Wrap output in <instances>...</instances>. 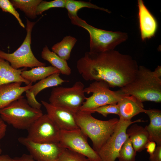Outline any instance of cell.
Masks as SVG:
<instances>
[{
	"label": "cell",
	"instance_id": "cell-9",
	"mask_svg": "<svg viewBox=\"0 0 161 161\" xmlns=\"http://www.w3.org/2000/svg\"><path fill=\"white\" fill-rule=\"evenodd\" d=\"M141 119L132 121L119 119L114 131L97 152L101 161H115L123 144L129 138L126 130L131 124L143 122Z\"/></svg>",
	"mask_w": 161,
	"mask_h": 161
},
{
	"label": "cell",
	"instance_id": "cell-1",
	"mask_svg": "<svg viewBox=\"0 0 161 161\" xmlns=\"http://www.w3.org/2000/svg\"><path fill=\"white\" fill-rule=\"evenodd\" d=\"M139 66L130 55L114 50L86 52L77 61L76 67L87 81H103L110 87H123L134 78Z\"/></svg>",
	"mask_w": 161,
	"mask_h": 161
},
{
	"label": "cell",
	"instance_id": "cell-5",
	"mask_svg": "<svg viewBox=\"0 0 161 161\" xmlns=\"http://www.w3.org/2000/svg\"><path fill=\"white\" fill-rule=\"evenodd\" d=\"M43 115L41 109L31 107L23 96L0 109V117L2 120L18 129L27 130Z\"/></svg>",
	"mask_w": 161,
	"mask_h": 161
},
{
	"label": "cell",
	"instance_id": "cell-19",
	"mask_svg": "<svg viewBox=\"0 0 161 161\" xmlns=\"http://www.w3.org/2000/svg\"><path fill=\"white\" fill-rule=\"evenodd\" d=\"M126 133L137 152H140L145 149L146 144L150 141L149 135L145 127L136 123L127 129Z\"/></svg>",
	"mask_w": 161,
	"mask_h": 161
},
{
	"label": "cell",
	"instance_id": "cell-20",
	"mask_svg": "<svg viewBox=\"0 0 161 161\" xmlns=\"http://www.w3.org/2000/svg\"><path fill=\"white\" fill-rule=\"evenodd\" d=\"M55 73H60L57 69L52 66H40L32 68L30 70L23 71L22 77L30 82H35Z\"/></svg>",
	"mask_w": 161,
	"mask_h": 161
},
{
	"label": "cell",
	"instance_id": "cell-12",
	"mask_svg": "<svg viewBox=\"0 0 161 161\" xmlns=\"http://www.w3.org/2000/svg\"><path fill=\"white\" fill-rule=\"evenodd\" d=\"M18 142L24 146L34 159L38 161H58L59 157L65 148L59 142L38 143L26 137H21Z\"/></svg>",
	"mask_w": 161,
	"mask_h": 161
},
{
	"label": "cell",
	"instance_id": "cell-18",
	"mask_svg": "<svg viewBox=\"0 0 161 161\" xmlns=\"http://www.w3.org/2000/svg\"><path fill=\"white\" fill-rule=\"evenodd\" d=\"M148 116L149 124L145 126L150 141L155 142L158 145H161V111L157 109H145L144 112Z\"/></svg>",
	"mask_w": 161,
	"mask_h": 161
},
{
	"label": "cell",
	"instance_id": "cell-16",
	"mask_svg": "<svg viewBox=\"0 0 161 161\" xmlns=\"http://www.w3.org/2000/svg\"><path fill=\"white\" fill-rule=\"evenodd\" d=\"M119 109V119L131 120L135 115L144 112L143 102L132 95H126L117 103Z\"/></svg>",
	"mask_w": 161,
	"mask_h": 161
},
{
	"label": "cell",
	"instance_id": "cell-32",
	"mask_svg": "<svg viewBox=\"0 0 161 161\" xmlns=\"http://www.w3.org/2000/svg\"><path fill=\"white\" fill-rule=\"evenodd\" d=\"M150 161H161V145L156 147L153 154L149 156Z\"/></svg>",
	"mask_w": 161,
	"mask_h": 161
},
{
	"label": "cell",
	"instance_id": "cell-36",
	"mask_svg": "<svg viewBox=\"0 0 161 161\" xmlns=\"http://www.w3.org/2000/svg\"><path fill=\"white\" fill-rule=\"evenodd\" d=\"M0 161H14L13 158L7 154L0 155Z\"/></svg>",
	"mask_w": 161,
	"mask_h": 161
},
{
	"label": "cell",
	"instance_id": "cell-14",
	"mask_svg": "<svg viewBox=\"0 0 161 161\" xmlns=\"http://www.w3.org/2000/svg\"><path fill=\"white\" fill-rule=\"evenodd\" d=\"M138 6L141 37L142 40L144 41L154 36L157 29V23L143 0H138Z\"/></svg>",
	"mask_w": 161,
	"mask_h": 161
},
{
	"label": "cell",
	"instance_id": "cell-10",
	"mask_svg": "<svg viewBox=\"0 0 161 161\" xmlns=\"http://www.w3.org/2000/svg\"><path fill=\"white\" fill-rule=\"evenodd\" d=\"M88 137L80 129L61 131L59 142L64 148L80 154L91 161H101L97 152L89 145Z\"/></svg>",
	"mask_w": 161,
	"mask_h": 161
},
{
	"label": "cell",
	"instance_id": "cell-27",
	"mask_svg": "<svg viewBox=\"0 0 161 161\" xmlns=\"http://www.w3.org/2000/svg\"><path fill=\"white\" fill-rule=\"evenodd\" d=\"M58 161H91L84 155L65 148L60 155Z\"/></svg>",
	"mask_w": 161,
	"mask_h": 161
},
{
	"label": "cell",
	"instance_id": "cell-31",
	"mask_svg": "<svg viewBox=\"0 0 161 161\" xmlns=\"http://www.w3.org/2000/svg\"><path fill=\"white\" fill-rule=\"evenodd\" d=\"M27 101L29 105L32 108L41 109L42 104L38 102L35 98V97L31 93L29 89L25 92Z\"/></svg>",
	"mask_w": 161,
	"mask_h": 161
},
{
	"label": "cell",
	"instance_id": "cell-30",
	"mask_svg": "<svg viewBox=\"0 0 161 161\" xmlns=\"http://www.w3.org/2000/svg\"><path fill=\"white\" fill-rule=\"evenodd\" d=\"M88 112L92 113L97 112L105 117L110 114H114L118 115L119 114V109L117 103L103 106Z\"/></svg>",
	"mask_w": 161,
	"mask_h": 161
},
{
	"label": "cell",
	"instance_id": "cell-21",
	"mask_svg": "<svg viewBox=\"0 0 161 161\" xmlns=\"http://www.w3.org/2000/svg\"><path fill=\"white\" fill-rule=\"evenodd\" d=\"M41 57L49 63L52 66L58 70L60 73L66 75L71 74V69L67 61L61 58L55 53L51 51L47 45L43 48L41 51Z\"/></svg>",
	"mask_w": 161,
	"mask_h": 161
},
{
	"label": "cell",
	"instance_id": "cell-11",
	"mask_svg": "<svg viewBox=\"0 0 161 161\" xmlns=\"http://www.w3.org/2000/svg\"><path fill=\"white\" fill-rule=\"evenodd\" d=\"M26 137L38 143L59 142L61 130L47 114L37 119L27 129Z\"/></svg>",
	"mask_w": 161,
	"mask_h": 161
},
{
	"label": "cell",
	"instance_id": "cell-35",
	"mask_svg": "<svg viewBox=\"0 0 161 161\" xmlns=\"http://www.w3.org/2000/svg\"><path fill=\"white\" fill-rule=\"evenodd\" d=\"M7 125L0 117V140L5 136L7 130Z\"/></svg>",
	"mask_w": 161,
	"mask_h": 161
},
{
	"label": "cell",
	"instance_id": "cell-6",
	"mask_svg": "<svg viewBox=\"0 0 161 161\" xmlns=\"http://www.w3.org/2000/svg\"><path fill=\"white\" fill-rule=\"evenodd\" d=\"M35 23L26 18V37L21 45L15 51L10 53L0 50V58L10 63L15 69L46 66L45 63L40 61L35 57L31 49V33Z\"/></svg>",
	"mask_w": 161,
	"mask_h": 161
},
{
	"label": "cell",
	"instance_id": "cell-22",
	"mask_svg": "<svg viewBox=\"0 0 161 161\" xmlns=\"http://www.w3.org/2000/svg\"><path fill=\"white\" fill-rule=\"evenodd\" d=\"M77 41L75 38L66 36L61 41L54 44L51 47L52 50L61 58L67 61L69 59L72 50Z\"/></svg>",
	"mask_w": 161,
	"mask_h": 161
},
{
	"label": "cell",
	"instance_id": "cell-23",
	"mask_svg": "<svg viewBox=\"0 0 161 161\" xmlns=\"http://www.w3.org/2000/svg\"><path fill=\"white\" fill-rule=\"evenodd\" d=\"M60 73H55L39 80V82L32 85L29 89L35 97L41 91L44 89L54 86H57L62 84L65 82H68V80L62 79L60 77Z\"/></svg>",
	"mask_w": 161,
	"mask_h": 161
},
{
	"label": "cell",
	"instance_id": "cell-7",
	"mask_svg": "<svg viewBox=\"0 0 161 161\" xmlns=\"http://www.w3.org/2000/svg\"><path fill=\"white\" fill-rule=\"evenodd\" d=\"M84 87V84L80 81L70 87H54L49 98V103L75 113L80 110L86 99Z\"/></svg>",
	"mask_w": 161,
	"mask_h": 161
},
{
	"label": "cell",
	"instance_id": "cell-38",
	"mask_svg": "<svg viewBox=\"0 0 161 161\" xmlns=\"http://www.w3.org/2000/svg\"><path fill=\"white\" fill-rule=\"evenodd\" d=\"M2 152V150L1 148V145L0 144V155H1V154Z\"/></svg>",
	"mask_w": 161,
	"mask_h": 161
},
{
	"label": "cell",
	"instance_id": "cell-33",
	"mask_svg": "<svg viewBox=\"0 0 161 161\" xmlns=\"http://www.w3.org/2000/svg\"><path fill=\"white\" fill-rule=\"evenodd\" d=\"M156 143L153 141H149L146 145L145 148L146 149L147 152L150 156L152 155L156 149Z\"/></svg>",
	"mask_w": 161,
	"mask_h": 161
},
{
	"label": "cell",
	"instance_id": "cell-37",
	"mask_svg": "<svg viewBox=\"0 0 161 161\" xmlns=\"http://www.w3.org/2000/svg\"><path fill=\"white\" fill-rule=\"evenodd\" d=\"M154 75L156 77L161 78V66H158L155 70L153 71Z\"/></svg>",
	"mask_w": 161,
	"mask_h": 161
},
{
	"label": "cell",
	"instance_id": "cell-26",
	"mask_svg": "<svg viewBox=\"0 0 161 161\" xmlns=\"http://www.w3.org/2000/svg\"><path fill=\"white\" fill-rule=\"evenodd\" d=\"M137 153L128 138L121 147L117 158L119 161H136Z\"/></svg>",
	"mask_w": 161,
	"mask_h": 161
},
{
	"label": "cell",
	"instance_id": "cell-8",
	"mask_svg": "<svg viewBox=\"0 0 161 161\" xmlns=\"http://www.w3.org/2000/svg\"><path fill=\"white\" fill-rule=\"evenodd\" d=\"M109 84L103 81H95L84 89L85 93H92L85 101L80 110L89 111L101 106L116 104L126 95L120 90L113 91L109 89Z\"/></svg>",
	"mask_w": 161,
	"mask_h": 161
},
{
	"label": "cell",
	"instance_id": "cell-29",
	"mask_svg": "<svg viewBox=\"0 0 161 161\" xmlns=\"http://www.w3.org/2000/svg\"><path fill=\"white\" fill-rule=\"evenodd\" d=\"M0 8L3 11L8 12L13 15L16 19L21 26L25 28V25L20 17L19 13L10 1L0 0Z\"/></svg>",
	"mask_w": 161,
	"mask_h": 161
},
{
	"label": "cell",
	"instance_id": "cell-15",
	"mask_svg": "<svg viewBox=\"0 0 161 161\" xmlns=\"http://www.w3.org/2000/svg\"><path fill=\"white\" fill-rule=\"evenodd\" d=\"M22 82H13L0 86V109L20 98L22 94L32 86L30 83L21 86Z\"/></svg>",
	"mask_w": 161,
	"mask_h": 161
},
{
	"label": "cell",
	"instance_id": "cell-4",
	"mask_svg": "<svg viewBox=\"0 0 161 161\" xmlns=\"http://www.w3.org/2000/svg\"><path fill=\"white\" fill-rule=\"evenodd\" d=\"M71 23L86 30L90 36L89 51L103 52L114 50L115 47L126 41L127 34L120 32L109 31L95 27L78 16L70 17Z\"/></svg>",
	"mask_w": 161,
	"mask_h": 161
},
{
	"label": "cell",
	"instance_id": "cell-28",
	"mask_svg": "<svg viewBox=\"0 0 161 161\" xmlns=\"http://www.w3.org/2000/svg\"><path fill=\"white\" fill-rule=\"evenodd\" d=\"M66 0H55L51 1H42L38 5L36 15L41 14L44 11L55 7H65Z\"/></svg>",
	"mask_w": 161,
	"mask_h": 161
},
{
	"label": "cell",
	"instance_id": "cell-24",
	"mask_svg": "<svg viewBox=\"0 0 161 161\" xmlns=\"http://www.w3.org/2000/svg\"><path fill=\"white\" fill-rule=\"evenodd\" d=\"M42 0H12L10 1L15 9L23 11L25 15L31 19L37 17V7Z\"/></svg>",
	"mask_w": 161,
	"mask_h": 161
},
{
	"label": "cell",
	"instance_id": "cell-25",
	"mask_svg": "<svg viewBox=\"0 0 161 161\" xmlns=\"http://www.w3.org/2000/svg\"><path fill=\"white\" fill-rule=\"evenodd\" d=\"M86 7L100 10L110 13L111 12L108 9L100 7L89 2L74 0H66L65 8L68 11L69 17L78 16L77 13L80 9Z\"/></svg>",
	"mask_w": 161,
	"mask_h": 161
},
{
	"label": "cell",
	"instance_id": "cell-13",
	"mask_svg": "<svg viewBox=\"0 0 161 161\" xmlns=\"http://www.w3.org/2000/svg\"><path fill=\"white\" fill-rule=\"evenodd\" d=\"M41 104L47 114L61 131H72L80 129L75 117V113L66 109L54 106L45 101Z\"/></svg>",
	"mask_w": 161,
	"mask_h": 161
},
{
	"label": "cell",
	"instance_id": "cell-34",
	"mask_svg": "<svg viewBox=\"0 0 161 161\" xmlns=\"http://www.w3.org/2000/svg\"><path fill=\"white\" fill-rule=\"evenodd\" d=\"M14 161H38L36 160L30 155L23 154L19 157L13 158Z\"/></svg>",
	"mask_w": 161,
	"mask_h": 161
},
{
	"label": "cell",
	"instance_id": "cell-2",
	"mask_svg": "<svg viewBox=\"0 0 161 161\" xmlns=\"http://www.w3.org/2000/svg\"><path fill=\"white\" fill-rule=\"evenodd\" d=\"M120 90L142 102L161 101V78L155 76L153 71L143 66H139L134 79Z\"/></svg>",
	"mask_w": 161,
	"mask_h": 161
},
{
	"label": "cell",
	"instance_id": "cell-3",
	"mask_svg": "<svg viewBox=\"0 0 161 161\" xmlns=\"http://www.w3.org/2000/svg\"><path fill=\"white\" fill-rule=\"evenodd\" d=\"M92 114L80 110L75 113V117L79 128L91 140L93 149L97 152L114 131L119 119L100 120L93 117Z\"/></svg>",
	"mask_w": 161,
	"mask_h": 161
},
{
	"label": "cell",
	"instance_id": "cell-17",
	"mask_svg": "<svg viewBox=\"0 0 161 161\" xmlns=\"http://www.w3.org/2000/svg\"><path fill=\"white\" fill-rule=\"evenodd\" d=\"M27 68L16 69L7 61L0 58V86L13 82L24 83L27 85L30 83L21 75L22 71Z\"/></svg>",
	"mask_w": 161,
	"mask_h": 161
}]
</instances>
